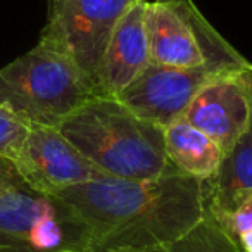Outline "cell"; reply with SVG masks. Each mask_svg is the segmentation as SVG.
<instances>
[{
  "label": "cell",
  "mask_w": 252,
  "mask_h": 252,
  "mask_svg": "<svg viewBox=\"0 0 252 252\" xmlns=\"http://www.w3.org/2000/svg\"><path fill=\"white\" fill-rule=\"evenodd\" d=\"M88 233L87 252L137 251L183 237L204 218L202 180L169 173L154 180L105 176L57 193Z\"/></svg>",
  "instance_id": "cell-1"
},
{
  "label": "cell",
  "mask_w": 252,
  "mask_h": 252,
  "mask_svg": "<svg viewBox=\"0 0 252 252\" xmlns=\"http://www.w3.org/2000/svg\"><path fill=\"white\" fill-rule=\"evenodd\" d=\"M57 130L107 176L154 180L176 173L166 156L164 128L116 98L90 97Z\"/></svg>",
  "instance_id": "cell-2"
},
{
  "label": "cell",
  "mask_w": 252,
  "mask_h": 252,
  "mask_svg": "<svg viewBox=\"0 0 252 252\" xmlns=\"http://www.w3.org/2000/svg\"><path fill=\"white\" fill-rule=\"evenodd\" d=\"M90 97L80 69L42 40L0 69V105L28 128H57Z\"/></svg>",
  "instance_id": "cell-3"
},
{
  "label": "cell",
  "mask_w": 252,
  "mask_h": 252,
  "mask_svg": "<svg viewBox=\"0 0 252 252\" xmlns=\"http://www.w3.org/2000/svg\"><path fill=\"white\" fill-rule=\"evenodd\" d=\"M144 28L152 64L171 67L213 66L228 73L251 64L214 30L193 0L147 2Z\"/></svg>",
  "instance_id": "cell-4"
},
{
  "label": "cell",
  "mask_w": 252,
  "mask_h": 252,
  "mask_svg": "<svg viewBox=\"0 0 252 252\" xmlns=\"http://www.w3.org/2000/svg\"><path fill=\"white\" fill-rule=\"evenodd\" d=\"M87 252L88 233L61 197L25 182L0 195V252Z\"/></svg>",
  "instance_id": "cell-5"
},
{
  "label": "cell",
  "mask_w": 252,
  "mask_h": 252,
  "mask_svg": "<svg viewBox=\"0 0 252 252\" xmlns=\"http://www.w3.org/2000/svg\"><path fill=\"white\" fill-rule=\"evenodd\" d=\"M138 0H49L40 40L67 57L95 95L102 57L116 25Z\"/></svg>",
  "instance_id": "cell-6"
},
{
  "label": "cell",
  "mask_w": 252,
  "mask_h": 252,
  "mask_svg": "<svg viewBox=\"0 0 252 252\" xmlns=\"http://www.w3.org/2000/svg\"><path fill=\"white\" fill-rule=\"evenodd\" d=\"M224 73L228 71L213 66L171 67L149 63L130 85L116 95V100L140 118L166 128L169 123L182 118L207 81Z\"/></svg>",
  "instance_id": "cell-7"
},
{
  "label": "cell",
  "mask_w": 252,
  "mask_h": 252,
  "mask_svg": "<svg viewBox=\"0 0 252 252\" xmlns=\"http://www.w3.org/2000/svg\"><path fill=\"white\" fill-rule=\"evenodd\" d=\"M14 166L26 185L49 195L107 176L57 128L45 126L30 128Z\"/></svg>",
  "instance_id": "cell-8"
},
{
  "label": "cell",
  "mask_w": 252,
  "mask_h": 252,
  "mask_svg": "<svg viewBox=\"0 0 252 252\" xmlns=\"http://www.w3.org/2000/svg\"><path fill=\"white\" fill-rule=\"evenodd\" d=\"M224 73L207 81L185 109L182 118L206 133L226 154L249 131L252 90L249 69Z\"/></svg>",
  "instance_id": "cell-9"
},
{
  "label": "cell",
  "mask_w": 252,
  "mask_h": 252,
  "mask_svg": "<svg viewBox=\"0 0 252 252\" xmlns=\"http://www.w3.org/2000/svg\"><path fill=\"white\" fill-rule=\"evenodd\" d=\"M147 0H138L116 25L102 57L94 97L116 98L149 66V49L144 28Z\"/></svg>",
  "instance_id": "cell-10"
},
{
  "label": "cell",
  "mask_w": 252,
  "mask_h": 252,
  "mask_svg": "<svg viewBox=\"0 0 252 252\" xmlns=\"http://www.w3.org/2000/svg\"><path fill=\"white\" fill-rule=\"evenodd\" d=\"M204 216L211 220L231 214L252 199V135H244L221 159L207 180H202Z\"/></svg>",
  "instance_id": "cell-11"
},
{
  "label": "cell",
  "mask_w": 252,
  "mask_h": 252,
  "mask_svg": "<svg viewBox=\"0 0 252 252\" xmlns=\"http://www.w3.org/2000/svg\"><path fill=\"white\" fill-rule=\"evenodd\" d=\"M166 156L176 173L207 180L221 164L224 152L206 133L178 118L164 128Z\"/></svg>",
  "instance_id": "cell-12"
},
{
  "label": "cell",
  "mask_w": 252,
  "mask_h": 252,
  "mask_svg": "<svg viewBox=\"0 0 252 252\" xmlns=\"http://www.w3.org/2000/svg\"><path fill=\"white\" fill-rule=\"evenodd\" d=\"M116 252H237V249L211 218L204 216L192 230L173 242L137 251Z\"/></svg>",
  "instance_id": "cell-13"
},
{
  "label": "cell",
  "mask_w": 252,
  "mask_h": 252,
  "mask_svg": "<svg viewBox=\"0 0 252 252\" xmlns=\"http://www.w3.org/2000/svg\"><path fill=\"white\" fill-rule=\"evenodd\" d=\"M30 128L19 121L11 111L0 105V158L14 162L21 151Z\"/></svg>",
  "instance_id": "cell-14"
},
{
  "label": "cell",
  "mask_w": 252,
  "mask_h": 252,
  "mask_svg": "<svg viewBox=\"0 0 252 252\" xmlns=\"http://www.w3.org/2000/svg\"><path fill=\"white\" fill-rule=\"evenodd\" d=\"M213 221L226 233L230 242H233L240 235L249 233V231H252V199L238 207L235 213Z\"/></svg>",
  "instance_id": "cell-15"
},
{
  "label": "cell",
  "mask_w": 252,
  "mask_h": 252,
  "mask_svg": "<svg viewBox=\"0 0 252 252\" xmlns=\"http://www.w3.org/2000/svg\"><path fill=\"white\" fill-rule=\"evenodd\" d=\"M19 183H23V178L19 176L14 162L5 158H0V195Z\"/></svg>",
  "instance_id": "cell-16"
},
{
  "label": "cell",
  "mask_w": 252,
  "mask_h": 252,
  "mask_svg": "<svg viewBox=\"0 0 252 252\" xmlns=\"http://www.w3.org/2000/svg\"><path fill=\"white\" fill-rule=\"evenodd\" d=\"M249 78H251V90H252V66H251V69H249ZM249 131H251V135H252V114H251V126H249Z\"/></svg>",
  "instance_id": "cell-17"
},
{
  "label": "cell",
  "mask_w": 252,
  "mask_h": 252,
  "mask_svg": "<svg viewBox=\"0 0 252 252\" xmlns=\"http://www.w3.org/2000/svg\"><path fill=\"white\" fill-rule=\"evenodd\" d=\"M66 252H69V251H66Z\"/></svg>",
  "instance_id": "cell-18"
}]
</instances>
